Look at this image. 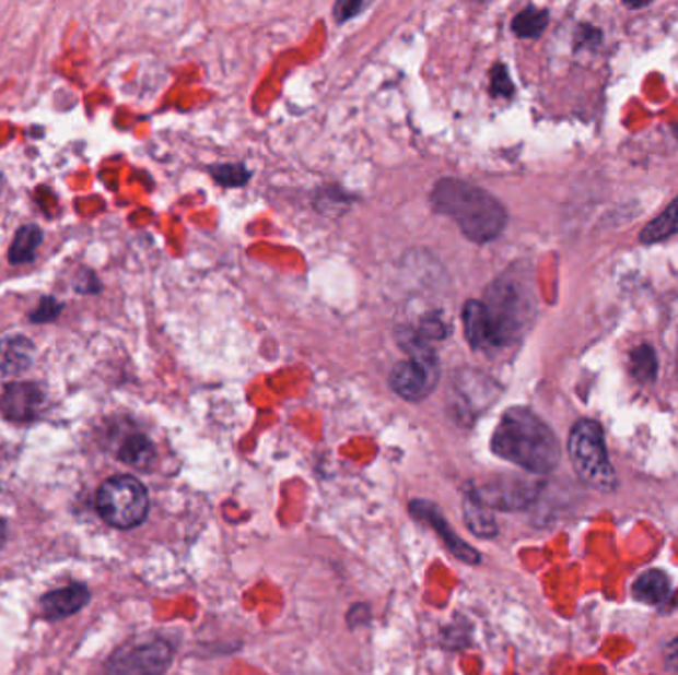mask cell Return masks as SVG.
I'll use <instances>...</instances> for the list:
<instances>
[{
	"mask_svg": "<svg viewBox=\"0 0 678 675\" xmlns=\"http://www.w3.org/2000/svg\"><path fill=\"white\" fill-rule=\"evenodd\" d=\"M492 452L531 474H550L560 458V442L550 426L528 408H510L492 436Z\"/></svg>",
	"mask_w": 678,
	"mask_h": 675,
	"instance_id": "obj_1",
	"label": "cell"
},
{
	"mask_svg": "<svg viewBox=\"0 0 678 675\" xmlns=\"http://www.w3.org/2000/svg\"><path fill=\"white\" fill-rule=\"evenodd\" d=\"M433 209L458 224L463 234L475 242H490L506 228L508 214L490 192L470 182L443 179L436 182Z\"/></svg>",
	"mask_w": 678,
	"mask_h": 675,
	"instance_id": "obj_2",
	"label": "cell"
},
{
	"mask_svg": "<svg viewBox=\"0 0 678 675\" xmlns=\"http://www.w3.org/2000/svg\"><path fill=\"white\" fill-rule=\"evenodd\" d=\"M488 321H490V338L492 347L510 345L526 328L534 309L530 289L522 285L519 280L502 277L490 287L487 301Z\"/></svg>",
	"mask_w": 678,
	"mask_h": 675,
	"instance_id": "obj_3",
	"label": "cell"
},
{
	"mask_svg": "<svg viewBox=\"0 0 678 675\" xmlns=\"http://www.w3.org/2000/svg\"><path fill=\"white\" fill-rule=\"evenodd\" d=\"M573 470L583 484L595 492H613L617 475L609 462L601 426L595 421H580L573 424L568 440Z\"/></svg>",
	"mask_w": 678,
	"mask_h": 675,
	"instance_id": "obj_4",
	"label": "cell"
},
{
	"mask_svg": "<svg viewBox=\"0 0 678 675\" xmlns=\"http://www.w3.org/2000/svg\"><path fill=\"white\" fill-rule=\"evenodd\" d=\"M96 506L112 528H138L148 518V489L133 475H114L100 487Z\"/></svg>",
	"mask_w": 678,
	"mask_h": 675,
	"instance_id": "obj_5",
	"label": "cell"
},
{
	"mask_svg": "<svg viewBox=\"0 0 678 675\" xmlns=\"http://www.w3.org/2000/svg\"><path fill=\"white\" fill-rule=\"evenodd\" d=\"M404 343L411 357L391 370L389 384L405 401H423L433 392L439 380L435 351L421 333H414L411 338L405 335Z\"/></svg>",
	"mask_w": 678,
	"mask_h": 675,
	"instance_id": "obj_6",
	"label": "cell"
},
{
	"mask_svg": "<svg viewBox=\"0 0 678 675\" xmlns=\"http://www.w3.org/2000/svg\"><path fill=\"white\" fill-rule=\"evenodd\" d=\"M173 662V648L165 640L121 646L107 660L106 675H163Z\"/></svg>",
	"mask_w": 678,
	"mask_h": 675,
	"instance_id": "obj_7",
	"label": "cell"
},
{
	"mask_svg": "<svg viewBox=\"0 0 678 675\" xmlns=\"http://www.w3.org/2000/svg\"><path fill=\"white\" fill-rule=\"evenodd\" d=\"M540 494V487L522 477H499L482 486L468 487L467 496L477 499L480 506L500 511H518L530 506Z\"/></svg>",
	"mask_w": 678,
	"mask_h": 675,
	"instance_id": "obj_8",
	"label": "cell"
},
{
	"mask_svg": "<svg viewBox=\"0 0 678 675\" xmlns=\"http://www.w3.org/2000/svg\"><path fill=\"white\" fill-rule=\"evenodd\" d=\"M409 509H411V516L417 521H421V523L429 525V528L435 531L439 538L443 541L446 550H451L453 557H456L460 562H467V565H477L478 560H480V553L477 549H472L467 541H463V538L456 535L455 529L446 523L441 509L435 504H431L426 499H414V501H411Z\"/></svg>",
	"mask_w": 678,
	"mask_h": 675,
	"instance_id": "obj_9",
	"label": "cell"
},
{
	"mask_svg": "<svg viewBox=\"0 0 678 675\" xmlns=\"http://www.w3.org/2000/svg\"><path fill=\"white\" fill-rule=\"evenodd\" d=\"M44 392L34 382H11L0 396V412L12 423H31L43 406Z\"/></svg>",
	"mask_w": 678,
	"mask_h": 675,
	"instance_id": "obj_10",
	"label": "cell"
},
{
	"mask_svg": "<svg viewBox=\"0 0 678 675\" xmlns=\"http://www.w3.org/2000/svg\"><path fill=\"white\" fill-rule=\"evenodd\" d=\"M87 602H90L87 587L70 584L65 589L48 592L40 602V608H43L44 618L60 620V618H68L72 614L80 613Z\"/></svg>",
	"mask_w": 678,
	"mask_h": 675,
	"instance_id": "obj_11",
	"label": "cell"
},
{
	"mask_svg": "<svg viewBox=\"0 0 678 675\" xmlns=\"http://www.w3.org/2000/svg\"><path fill=\"white\" fill-rule=\"evenodd\" d=\"M33 341L26 338H11L0 343V370L4 375H19L33 363Z\"/></svg>",
	"mask_w": 678,
	"mask_h": 675,
	"instance_id": "obj_12",
	"label": "cell"
},
{
	"mask_svg": "<svg viewBox=\"0 0 678 675\" xmlns=\"http://www.w3.org/2000/svg\"><path fill=\"white\" fill-rule=\"evenodd\" d=\"M463 321L467 331L468 343L475 348L492 347L490 338V321H488L487 307L482 301H468L463 309Z\"/></svg>",
	"mask_w": 678,
	"mask_h": 675,
	"instance_id": "obj_13",
	"label": "cell"
},
{
	"mask_svg": "<svg viewBox=\"0 0 678 675\" xmlns=\"http://www.w3.org/2000/svg\"><path fill=\"white\" fill-rule=\"evenodd\" d=\"M633 599L645 604H663L670 596V579L663 570H646L633 582Z\"/></svg>",
	"mask_w": 678,
	"mask_h": 675,
	"instance_id": "obj_14",
	"label": "cell"
},
{
	"mask_svg": "<svg viewBox=\"0 0 678 675\" xmlns=\"http://www.w3.org/2000/svg\"><path fill=\"white\" fill-rule=\"evenodd\" d=\"M117 458L124 464L133 465L138 470H149L155 462V448L143 434H129L128 438L119 443Z\"/></svg>",
	"mask_w": 678,
	"mask_h": 675,
	"instance_id": "obj_15",
	"label": "cell"
},
{
	"mask_svg": "<svg viewBox=\"0 0 678 675\" xmlns=\"http://www.w3.org/2000/svg\"><path fill=\"white\" fill-rule=\"evenodd\" d=\"M44 234L38 226L26 224L14 234L11 248H9V262L14 265L26 264L34 258L36 250L43 244Z\"/></svg>",
	"mask_w": 678,
	"mask_h": 675,
	"instance_id": "obj_16",
	"label": "cell"
},
{
	"mask_svg": "<svg viewBox=\"0 0 678 675\" xmlns=\"http://www.w3.org/2000/svg\"><path fill=\"white\" fill-rule=\"evenodd\" d=\"M463 511H465V523L467 528L477 535V537L490 538L494 537L499 533V525H496V519L492 518L490 509L484 506H480L477 499H472L470 496H465L463 501Z\"/></svg>",
	"mask_w": 678,
	"mask_h": 675,
	"instance_id": "obj_17",
	"label": "cell"
},
{
	"mask_svg": "<svg viewBox=\"0 0 678 675\" xmlns=\"http://www.w3.org/2000/svg\"><path fill=\"white\" fill-rule=\"evenodd\" d=\"M673 234H678V197L668 204L667 211L658 214L655 221L646 224L645 230L641 233V242H663V240L670 238Z\"/></svg>",
	"mask_w": 678,
	"mask_h": 675,
	"instance_id": "obj_18",
	"label": "cell"
},
{
	"mask_svg": "<svg viewBox=\"0 0 678 675\" xmlns=\"http://www.w3.org/2000/svg\"><path fill=\"white\" fill-rule=\"evenodd\" d=\"M546 26H548V12L538 9L522 11L512 22V31L516 32L519 38H538L541 32L546 31Z\"/></svg>",
	"mask_w": 678,
	"mask_h": 675,
	"instance_id": "obj_19",
	"label": "cell"
},
{
	"mask_svg": "<svg viewBox=\"0 0 678 675\" xmlns=\"http://www.w3.org/2000/svg\"><path fill=\"white\" fill-rule=\"evenodd\" d=\"M658 360L653 347L641 345L631 353V372L641 382H651L657 377Z\"/></svg>",
	"mask_w": 678,
	"mask_h": 675,
	"instance_id": "obj_20",
	"label": "cell"
},
{
	"mask_svg": "<svg viewBox=\"0 0 678 675\" xmlns=\"http://www.w3.org/2000/svg\"><path fill=\"white\" fill-rule=\"evenodd\" d=\"M212 177L223 187H241L248 180V173L243 165H217L211 169Z\"/></svg>",
	"mask_w": 678,
	"mask_h": 675,
	"instance_id": "obj_21",
	"label": "cell"
},
{
	"mask_svg": "<svg viewBox=\"0 0 678 675\" xmlns=\"http://www.w3.org/2000/svg\"><path fill=\"white\" fill-rule=\"evenodd\" d=\"M60 311H62V304H58L54 297H44L28 319L33 323H46V321H54L56 317L60 316Z\"/></svg>",
	"mask_w": 678,
	"mask_h": 675,
	"instance_id": "obj_22",
	"label": "cell"
},
{
	"mask_svg": "<svg viewBox=\"0 0 678 675\" xmlns=\"http://www.w3.org/2000/svg\"><path fill=\"white\" fill-rule=\"evenodd\" d=\"M512 92H514V85L510 82L508 70L499 63L492 72V94L510 97Z\"/></svg>",
	"mask_w": 678,
	"mask_h": 675,
	"instance_id": "obj_23",
	"label": "cell"
},
{
	"mask_svg": "<svg viewBox=\"0 0 678 675\" xmlns=\"http://www.w3.org/2000/svg\"><path fill=\"white\" fill-rule=\"evenodd\" d=\"M361 9H365V4H360V2H341L336 7V14H338V21L343 22L351 19V16H355Z\"/></svg>",
	"mask_w": 678,
	"mask_h": 675,
	"instance_id": "obj_24",
	"label": "cell"
},
{
	"mask_svg": "<svg viewBox=\"0 0 678 675\" xmlns=\"http://www.w3.org/2000/svg\"><path fill=\"white\" fill-rule=\"evenodd\" d=\"M355 618V624L367 623L370 620V611L367 606H353L350 613V623Z\"/></svg>",
	"mask_w": 678,
	"mask_h": 675,
	"instance_id": "obj_25",
	"label": "cell"
},
{
	"mask_svg": "<svg viewBox=\"0 0 678 675\" xmlns=\"http://www.w3.org/2000/svg\"><path fill=\"white\" fill-rule=\"evenodd\" d=\"M4 538H7V529H4V523L0 521V547L4 545Z\"/></svg>",
	"mask_w": 678,
	"mask_h": 675,
	"instance_id": "obj_26",
	"label": "cell"
}]
</instances>
